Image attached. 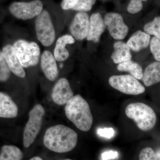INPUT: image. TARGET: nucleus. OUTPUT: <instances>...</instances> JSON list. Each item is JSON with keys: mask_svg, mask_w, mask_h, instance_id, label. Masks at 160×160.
I'll return each instance as SVG.
<instances>
[{"mask_svg": "<svg viewBox=\"0 0 160 160\" xmlns=\"http://www.w3.org/2000/svg\"><path fill=\"white\" fill-rule=\"evenodd\" d=\"M78 135L73 129L62 125L49 127L46 130L43 144L49 150L58 153H65L74 149Z\"/></svg>", "mask_w": 160, "mask_h": 160, "instance_id": "obj_1", "label": "nucleus"}, {"mask_svg": "<svg viewBox=\"0 0 160 160\" xmlns=\"http://www.w3.org/2000/svg\"><path fill=\"white\" fill-rule=\"evenodd\" d=\"M66 117L78 129L89 131L93 123V117L89 104L79 94L73 96L66 104Z\"/></svg>", "mask_w": 160, "mask_h": 160, "instance_id": "obj_2", "label": "nucleus"}, {"mask_svg": "<svg viewBox=\"0 0 160 160\" xmlns=\"http://www.w3.org/2000/svg\"><path fill=\"white\" fill-rule=\"evenodd\" d=\"M126 115L133 120L141 130L148 131L154 128L157 116L153 109L142 102L131 103L126 107Z\"/></svg>", "mask_w": 160, "mask_h": 160, "instance_id": "obj_3", "label": "nucleus"}, {"mask_svg": "<svg viewBox=\"0 0 160 160\" xmlns=\"http://www.w3.org/2000/svg\"><path fill=\"white\" fill-rule=\"evenodd\" d=\"M13 46L16 55L23 68L37 66L41 56V49L37 43L19 39L15 42Z\"/></svg>", "mask_w": 160, "mask_h": 160, "instance_id": "obj_4", "label": "nucleus"}, {"mask_svg": "<svg viewBox=\"0 0 160 160\" xmlns=\"http://www.w3.org/2000/svg\"><path fill=\"white\" fill-rule=\"evenodd\" d=\"M45 113L44 107L37 104L29 112V119L23 132V142L25 148H29L39 133Z\"/></svg>", "mask_w": 160, "mask_h": 160, "instance_id": "obj_5", "label": "nucleus"}, {"mask_svg": "<svg viewBox=\"0 0 160 160\" xmlns=\"http://www.w3.org/2000/svg\"><path fill=\"white\" fill-rule=\"evenodd\" d=\"M35 22L36 33L38 39L46 47L52 45L56 38L54 26L49 12L43 9L36 17Z\"/></svg>", "mask_w": 160, "mask_h": 160, "instance_id": "obj_6", "label": "nucleus"}, {"mask_svg": "<svg viewBox=\"0 0 160 160\" xmlns=\"http://www.w3.org/2000/svg\"><path fill=\"white\" fill-rule=\"evenodd\" d=\"M41 0H32L29 2H14L9 5V12L12 16L22 20L31 19L36 17L43 9Z\"/></svg>", "mask_w": 160, "mask_h": 160, "instance_id": "obj_7", "label": "nucleus"}, {"mask_svg": "<svg viewBox=\"0 0 160 160\" xmlns=\"http://www.w3.org/2000/svg\"><path fill=\"white\" fill-rule=\"evenodd\" d=\"M109 82L112 88L126 94L138 95L144 93L146 90L137 79L130 75L112 76Z\"/></svg>", "mask_w": 160, "mask_h": 160, "instance_id": "obj_8", "label": "nucleus"}, {"mask_svg": "<svg viewBox=\"0 0 160 160\" xmlns=\"http://www.w3.org/2000/svg\"><path fill=\"white\" fill-rule=\"evenodd\" d=\"M104 22L108 26L110 35L116 40H122L126 38L129 29L124 22L122 17L115 12H109L105 15Z\"/></svg>", "mask_w": 160, "mask_h": 160, "instance_id": "obj_9", "label": "nucleus"}, {"mask_svg": "<svg viewBox=\"0 0 160 160\" xmlns=\"http://www.w3.org/2000/svg\"><path fill=\"white\" fill-rule=\"evenodd\" d=\"M89 26L88 14L86 12H79L75 16L69 27V30L74 38L82 41L87 37Z\"/></svg>", "mask_w": 160, "mask_h": 160, "instance_id": "obj_10", "label": "nucleus"}, {"mask_svg": "<svg viewBox=\"0 0 160 160\" xmlns=\"http://www.w3.org/2000/svg\"><path fill=\"white\" fill-rule=\"evenodd\" d=\"M73 96V92L69 81L65 78H60L54 85L51 97L52 101L57 105L63 106Z\"/></svg>", "mask_w": 160, "mask_h": 160, "instance_id": "obj_11", "label": "nucleus"}, {"mask_svg": "<svg viewBox=\"0 0 160 160\" xmlns=\"http://www.w3.org/2000/svg\"><path fill=\"white\" fill-rule=\"evenodd\" d=\"M2 52L11 72L21 78L26 77V72L16 55L13 46L10 44L6 45L3 47Z\"/></svg>", "mask_w": 160, "mask_h": 160, "instance_id": "obj_12", "label": "nucleus"}, {"mask_svg": "<svg viewBox=\"0 0 160 160\" xmlns=\"http://www.w3.org/2000/svg\"><path fill=\"white\" fill-rule=\"evenodd\" d=\"M41 69L49 81H54L58 76L59 71L53 55L49 50L43 51L41 56Z\"/></svg>", "mask_w": 160, "mask_h": 160, "instance_id": "obj_13", "label": "nucleus"}, {"mask_svg": "<svg viewBox=\"0 0 160 160\" xmlns=\"http://www.w3.org/2000/svg\"><path fill=\"white\" fill-rule=\"evenodd\" d=\"M106 23L102 15L99 12L92 15L89 19V32L87 40L97 43L106 28Z\"/></svg>", "mask_w": 160, "mask_h": 160, "instance_id": "obj_14", "label": "nucleus"}, {"mask_svg": "<svg viewBox=\"0 0 160 160\" xmlns=\"http://www.w3.org/2000/svg\"><path fill=\"white\" fill-rule=\"evenodd\" d=\"M18 108L9 95L0 92V118H14L17 117Z\"/></svg>", "mask_w": 160, "mask_h": 160, "instance_id": "obj_15", "label": "nucleus"}, {"mask_svg": "<svg viewBox=\"0 0 160 160\" xmlns=\"http://www.w3.org/2000/svg\"><path fill=\"white\" fill-rule=\"evenodd\" d=\"M75 40L72 36L66 34L62 36L58 39L54 49L55 59L58 62L66 61L69 56V52L66 46L69 44H73Z\"/></svg>", "mask_w": 160, "mask_h": 160, "instance_id": "obj_16", "label": "nucleus"}, {"mask_svg": "<svg viewBox=\"0 0 160 160\" xmlns=\"http://www.w3.org/2000/svg\"><path fill=\"white\" fill-rule=\"evenodd\" d=\"M150 35L138 30L131 36L127 44L133 51L138 52L146 49L149 45Z\"/></svg>", "mask_w": 160, "mask_h": 160, "instance_id": "obj_17", "label": "nucleus"}, {"mask_svg": "<svg viewBox=\"0 0 160 160\" xmlns=\"http://www.w3.org/2000/svg\"><path fill=\"white\" fill-rule=\"evenodd\" d=\"M143 82L147 87L151 86L160 82V63L157 62L147 66L143 73Z\"/></svg>", "mask_w": 160, "mask_h": 160, "instance_id": "obj_18", "label": "nucleus"}, {"mask_svg": "<svg viewBox=\"0 0 160 160\" xmlns=\"http://www.w3.org/2000/svg\"><path fill=\"white\" fill-rule=\"evenodd\" d=\"M114 51L111 56V58L115 64H120L131 59L130 48L124 42H116L114 44Z\"/></svg>", "mask_w": 160, "mask_h": 160, "instance_id": "obj_19", "label": "nucleus"}, {"mask_svg": "<svg viewBox=\"0 0 160 160\" xmlns=\"http://www.w3.org/2000/svg\"><path fill=\"white\" fill-rule=\"evenodd\" d=\"M23 158L22 152L13 145H4L0 151V160H21Z\"/></svg>", "mask_w": 160, "mask_h": 160, "instance_id": "obj_20", "label": "nucleus"}, {"mask_svg": "<svg viewBox=\"0 0 160 160\" xmlns=\"http://www.w3.org/2000/svg\"><path fill=\"white\" fill-rule=\"evenodd\" d=\"M118 69L120 71L129 72L131 76L138 80L142 78L143 73L142 67L138 63L131 60L119 64Z\"/></svg>", "mask_w": 160, "mask_h": 160, "instance_id": "obj_21", "label": "nucleus"}, {"mask_svg": "<svg viewBox=\"0 0 160 160\" xmlns=\"http://www.w3.org/2000/svg\"><path fill=\"white\" fill-rule=\"evenodd\" d=\"M145 32L149 35H154L159 39H160V18L157 17L153 21L145 25L144 27Z\"/></svg>", "mask_w": 160, "mask_h": 160, "instance_id": "obj_22", "label": "nucleus"}, {"mask_svg": "<svg viewBox=\"0 0 160 160\" xmlns=\"http://www.w3.org/2000/svg\"><path fill=\"white\" fill-rule=\"evenodd\" d=\"M11 72L0 50V82H6L9 80Z\"/></svg>", "mask_w": 160, "mask_h": 160, "instance_id": "obj_23", "label": "nucleus"}, {"mask_svg": "<svg viewBox=\"0 0 160 160\" xmlns=\"http://www.w3.org/2000/svg\"><path fill=\"white\" fill-rule=\"evenodd\" d=\"M97 0H78L77 4L72 8L75 11L86 12L91 10Z\"/></svg>", "mask_w": 160, "mask_h": 160, "instance_id": "obj_24", "label": "nucleus"}, {"mask_svg": "<svg viewBox=\"0 0 160 160\" xmlns=\"http://www.w3.org/2000/svg\"><path fill=\"white\" fill-rule=\"evenodd\" d=\"M150 49L154 58L157 62L160 61V41L156 37L152 38L150 43Z\"/></svg>", "mask_w": 160, "mask_h": 160, "instance_id": "obj_25", "label": "nucleus"}, {"mask_svg": "<svg viewBox=\"0 0 160 160\" xmlns=\"http://www.w3.org/2000/svg\"><path fill=\"white\" fill-rule=\"evenodd\" d=\"M147 1L148 0H131L127 7V10L132 14L138 13L142 9V2Z\"/></svg>", "mask_w": 160, "mask_h": 160, "instance_id": "obj_26", "label": "nucleus"}, {"mask_svg": "<svg viewBox=\"0 0 160 160\" xmlns=\"http://www.w3.org/2000/svg\"><path fill=\"white\" fill-rule=\"evenodd\" d=\"M139 159L140 160H158L155 152L150 147H146L142 150L140 153Z\"/></svg>", "mask_w": 160, "mask_h": 160, "instance_id": "obj_27", "label": "nucleus"}, {"mask_svg": "<svg viewBox=\"0 0 160 160\" xmlns=\"http://www.w3.org/2000/svg\"><path fill=\"white\" fill-rule=\"evenodd\" d=\"M97 133L101 137L110 139L113 137L115 132L112 128H99L97 130Z\"/></svg>", "mask_w": 160, "mask_h": 160, "instance_id": "obj_28", "label": "nucleus"}, {"mask_svg": "<svg viewBox=\"0 0 160 160\" xmlns=\"http://www.w3.org/2000/svg\"><path fill=\"white\" fill-rule=\"evenodd\" d=\"M118 152L113 150L104 152L101 155V158L103 160H114L118 158Z\"/></svg>", "mask_w": 160, "mask_h": 160, "instance_id": "obj_29", "label": "nucleus"}, {"mask_svg": "<svg viewBox=\"0 0 160 160\" xmlns=\"http://www.w3.org/2000/svg\"><path fill=\"white\" fill-rule=\"evenodd\" d=\"M78 0H62L61 6L64 10H68L72 8L77 4Z\"/></svg>", "mask_w": 160, "mask_h": 160, "instance_id": "obj_30", "label": "nucleus"}, {"mask_svg": "<svg viewBox=\"0 0 160 160\" xmlns=\"http://www.w3.org/2000/svg\"><path fill=\"white\" fill-rule=\"evenodd\" d=\"M42 159L39 157L36 156L30 159V160H42Z\"/></svg>", "mask_w": 160, "mask_h": 160, "instance_id": "obj_31", "label": "nucleus"}, {"mask_svg": "<svg viewBox=\"0 0 160 160\" xmlns=\"http://www.w3.org/2000/svg\"><path fill=\"white\" fill-rule=\"evenodd\" d=\"M156 153L158 159H160V150L159 149V150H158L157 152H156Z\"/></svg>", "mask_w": 160, "mask_h": 160, "instance_id": "obj_32", "label": "nucleus"}]
</instances>
